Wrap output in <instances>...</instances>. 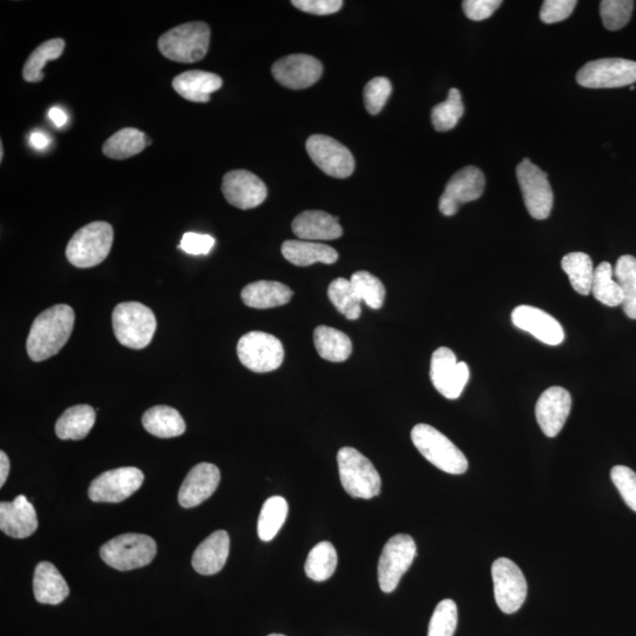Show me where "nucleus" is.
<instances>
[{
	"label": "nucleus",
	"mask_w": 636,
	"mask_h": 636,
	"mask_svg": "<svg viewBox=\"0 0 636 636\" xmlns=\"http://www.w3.org/2000/svg\"><path fill=\"white\" fill-rule=\"evenodd\" d=\"M613 277L612 264L602 262L594 271L592 284V293L596 300L612 308L621 306L622 301H624L621 288Z\"/></svg>",
	"instance_id": "39"
},
{
	"label": "nucleus",
	"mask_w": 636,
	"mask_h": 636,
	"mask_svg": "<svg viewBox=\"0 0 636 636\" xmlns=\"http://www.w3.org/2000/svg\"><path fill=\"white\" fill-rule=\"evenodd\" d=\"M0 147H2V148H0V150H2V154H0V159H2V161H3V157H4V147H3V143H2V144H0Z\"/></svg>",
	"instance_id": "53"
},
{
	"label": "nucleus",
	"mask_w": 636,
	"mask_h": 636,
	"mask_svg": "<svg viewBox=\"0 0 636 636\" xmlns=\"http://www.w3.org/2000/svg\"><path fill=\"white\" fill-rule=\"evenodd\" d=\"M416 556L412 536L397 534L384 546L379 561V585L384 593H393Z\"/></svg>",
	"instance_id": "10"
},
{
	"label": "nucleus",
	"mask_w": 636,
	"mask_h": 636,
	"mask_svg": "<svg viewBox=\"0 0 636 636\" xmlns=\"http://www.w3.org/2000/svg\"><path fill=\"white\" fill-rule=\"evenodd\" d=\"M75 326V311L66 304H57L43 311L32 323L26 351L30 359L42 362L61 351L68 343Z\"/></svg>",
	"instance_id": "1"
},
{
	"label": "nucleus",
	"mask_w": 636,
	"mask_h": 636,
	"mask_svg": "<svg viewBox=\"0 0 636 636\" xmlns=\"http://www.w3.org/2000/svg\"><path fill=\"white\" fill-rule=\"evenodd\" d=\"M412 441L424 459L442 472L461 475L468 469L465 454L446 435L429 424H416L412 430Z\"/></svg>",
	"instance_id": "4"
},
{
	"label": "nucleus",
	"mask_w": 636,
	"mask_h": 636,
	"mask_svg": "<svg viewBox=\"0 0 636 636\" xmlns=\"http://www.w3.org/2000/svg\"><path fill=\"white\" fill-rule=\"evenodd\" d=\"M314 342L317 353L329 362L347 361L353 353V343L342 331L320 326L314 331Z\"/></svg>",
	"instance_id": "31"
},
{
	"label": "nucleus",
	"mask_w": 636,
	"mask_h": 636,
	"mask_svg": "<svg viewBox=\"0 0 636 636\" xmlns=\"http://www.w3.org/2000/svg\"><path fill=\"white\" fill-rule=\"evenodd\" d=\"M291 4L298 10L317 16L333 15L343 6L342 0H293Z\"/></svg>",
	"instance_id": "48"
},
{
	"label": "nucleus",
	"mask_w": 636,
	"mask_h": 636,
	"mask_svg": "<svg viewBox=\"0 0 636 636\" xmlns=\"http://www.w3.org/2000/svg\"><path fill=\"white\" fill-rule=\"evenodd\" d=\"M486 187L483 172L473 165L457 171L443 192L439 209L445 216H454L462 204L479 200Z\"/></svg>",
	"instance_id": "16"
},
{
	"label": "nucleus",
	"mask_w": 636,
	"mask_h": 636,
	"mask_svg": "<svg viewBox=\"0 0 636 636\" xmlns=\"http://www.w3.org/2000/svg\"><path fill=\"white\" fill-rule=\"evenodd\" d=\"M512 322L516 328L527 331L548 346H559L565 341V331L559 321L539 308L516 307L512 313Z\"/></svg>",
	"instance_id": "20"
},
{
	"label": "nucleus",
	"mask_w": 636,
	"mask_h": 636,
	"mask_svg": "<svg viewBox=\"0 0 636 636\" xmlns=\"http://www.w3.org/2000/svg\"><path fill=\"white\" fill-rule=\"evenodd\" d=\"M229 552V534L225 530H217L197 547L192 555V567L198 574H217L227 563Z\"/></svg>",
	"instance_id": "24"
},
{
	"label": "nucleus",
	"mask_w": 636,
	"mask_h": 636,
	"mask_svg": "<svg viewBox=\"0 0 636 636\" xmlns=\"http://www.w3.org/2000/svg\"><path fill=\"white\" fill-rule=\"evenodd\" d=\"M222 191L229 204L242 210L260 207L268 196L263 181L247 170L229 171L223 178Z\"/></svg>",
	"instance_id": "18"
},
{
	"label": "nucleus",
	"mask_w": 636,
	"mask_h": 636,
	"mask_svg": "<svg viewBox=\"0 0 636 636\" xmlns=\"http://www.w3.org/2000/svg\"><path fill=\"white\" fill-rule=\"evenodd\" d=\"M237 355L244 367L254 373L264 374L282 366L284 349L274 335L251 331L238 341Z\"/></svg>",
	"instance_id": "8"
},
{
	"label": "nucleus",
	"mask_w": 636,
	"mask_h": 636,
	"mask_svg": "<svg viewBox=\"0 0 636 636\" xmlns=\"http://www.w3.org/2000/svg\"><path fill=\"white\" fill-rule=\"evenodd\" d=\"M328 296L334 307L348 320L354 321L361 316L362 301L357 296L350 280L342 277L336 278L335 281L330 283Z\"/></svg>",
	"instance_id": "38"
},
{
	"label": "nucleus",
	"mask_w": 636,
	"mask_h": 636,
	"mask_svg": "<svg viewBox=\"0 0 636 636\" xmlns=\"http://www.w3.org/2000/svg\"><path fill=\"white\" fill-rule=\"evenodd\" d=\"M112 327L122 346L143 349L154 339L157 321L154 311L144 304L124 302L118 304L112 313Z\"/></svg>",
	"instance_id": "3"
},
{
	"label": "nucleus",
	"mask_w": 636,
	"mask_h": 636,
	"mask_svg": "<svg viewBox=\"0 0 636 636\" xmlns=\"http://www.w3.org/2000/svg\"><path fill=\"white\" fill-rule=\"evenodd\" d=\"M572 409V396L568 390L552 387L543 392L535 407L539 426L548 437L558 436Z\"/></svg>",
	"instance_id": "19"
},
{
	"label": "nucleus",
	"mask_w": 636,
	"mask_h": 636,
	"mask_svg": "<svg viewBox=\"0 0 636 636\" xmlns=\"http://www.w3.org/2000/svg\"><path fill=\"white\" fill-rule=\"evenodd\" d=\"M337 568V552L330 542L318 543L311 549L306 562V574L316 582L327 581Z\"/></svg>",
	"instance_id": "37"
},
{
	"label": "nucleus",
	"mask_w": 636,
	"mask_h": 636,
	"mask_svg": "<svg viewBox=\"0 0 636 636\" xmlns=\"http://www.w3.org/2000/svg\"><path fill=\"white\" fill-rule=\"evenodd\" d=\"M288 512V502L281 496H273L264 502L257 525L258 536L262 541L269 542L275 538L286 522Z\"/></svg>",
	"instance_id": "34"
},
{
	"label": "nucleus",
	"mask_w": 636,
	"mask_h": 636,
	"mask_svg": "<svg viewBox=\"0 0 636 636\" xmlns=\"http://www.w3.org/2000/svg\"><path fill=\"white\" fill-rule=\"evenodd\" d=\"M96 422L95 409L89 404H78V406L66 409L56 423V435L61 440L79 441L89 435L90 430Z\"/></svg>",
	"instance_id": "29"
},
{
	"label": "nucleus",
	"mask_w": 636,
	"mask_h": 636,
	"mask_svg": "<svg viewBox=\"0 0 636 636\" xmlns=\"http://www.w3.org/2000/svg\"><path fill=\"white\" fill-rule=\"evenodd\" d=\"M10 473V460L5 452H0V487L5 485Z\"/></svg>",
	"instance_id": "50"
},
{
	"label": "nucleus",
	"mask_w": 636,
	"mask_h": 636,
	"mask_svg": "<svg viewBox=\"0 0 636 636\" xmlns=\"http://www.w3.org/2000/svg\"><path fill=\"white\" fill-rule=\"evenodd\" d=\"M576 81L588 89H614L636 82V62L621 58L598 59L587 63Z\"/></svg>",
	"instance_id": "11"
},
{
	"label": "nucleus",
	"mask_w": 636,
	"mask_h": 636,
	"mask_svg": "<svg viewBox=\"0 0 636 636\" xmlns=\"http://www.w3.org/2000/svg\"><path fill=\"white\" fill-rule=\"evenodd\" d=\"M632 0H604L600 4V15L605 28L616 31L624 28L632 17Z\"/></svg>",
	"instance_id": "42"
},
{
	"label": "nucleus",
	"mask_w": 636,
	"mask_h": 636,
	"mask_svg": "<svg viewBox=\"0 0 636 636\" xmlns=\"http://www.w3.org/2000/svg\"><path fill=\"white\" fill-rule=\"evenodd\" d=\"M114 242V228L106 222H92L79 229L66 247V258L76 268L88 269L105 261Z\"/></svg>",
	"instance_id": "5"
},
{
	"label": "nucleus",
	"mask_w": 636,
	"mask_h": 636,
	"mask_svg": "<svg viewBox=\"0 0 636 636\" xmlns=\"http://www.w3.org/2000/svg\"><path fill=\"white\" fill-rule=\"evenodd\" d=\"M351 284L356 291L360 300L367 304L371 309H380L384 304V298H386V288L383 283L374 275L368 273V271H357L350 278Z\"/></svg>",
	"instance_id": "41"
},
{
	"label": "nucleus",
	"mask_w": 636,
	"mask_h": 636,
	"mask_svg": "<svg viewBox=\"0 0 636 636\" xmlns=\"http://www.w3.org/2000/svg\"><path fill=\"white\" fill-rule=\"evenodd\" d=\"M143 427L159 439H171L185 433L184 419L175 408L169 406L152 407L144 413Z\"/></svg>",
	"instance_id": "30"
},
{
	"label": "nucleus",
	"mask_w": 636,
	"mask_h": 636,
	"mask_svg": "<svg viewBox=\"0 0 636 636\" xmlns=\"http://www.w3.org/2000/svg\"><path fill=\"white\" fill-rule=\"evenodd\" d=\"M221 472L212 463L203 462L192 468L182 483L178 502L183 508H194L207 501L216 492Z\"/></svg>",
	"instance_id": "21"
},
{
	"label": "nucleus",
	"mask_w": 636,
	"mask_h": 636,
	"mask_svg": "<svg viewBox=\"0 0 636 636\" xmlns=\"http://www.w3.org/2000/svg\"><path fill=\"white\" fill-rule=\"evenodd\" d=\"M294 293L286 284L275 281H258L242 290L245 306L254 309H270L286 306Z\"/></svg>",
	"instance_id": "27"
},
{
	"label": "nucleus",
	"mask_w": 636,
	"mask_h": 636,
	"mask_svg": "<svg viewBox=\"0 0 636 636\" xmlns=\"http://www.w3.org/2000/svg\"><path fill=\"white\" fill-rule=\"evenodd\" d=\"M340 479L344 490L355 499L369 500L381 493V476L373 463L359 450L350 447L337 454Z\"/></svg>",
	"instance_id": "6"
},
{
	"label": "nucleus",
	"mask_w": 636,
	"mask_h": 636,
	"mask_svg": "<svg viewBox=\"0 0 636 636\" xmlns=\"http://www.w3.org/2000/svg\"><path fill=\"white\" fill-rule=\"evenodd\" d=\"M65 42L61 38L50 39L33 51L23 68V78L29 83L42 82L46 63L55 61L63 55Z\"/></svg>",
	"instance_id": "35"
},
{
	"label": "nucleus",
	"mask_w": 636,
	"mask_h": 636,
	"mask_svg": "<svg viewBox=\"0 0 636 636\" xmlns=\"http://www.w3.org/2000/svg\"><path fill=\"white\" fill-rule=\"evenodd\" d=\"M172 86L189 102L208 103L211 94L222 88L223 79L212 72L191 70L175 77Z\"/></svg>",
	"instance_id": "25"
},
{
	"label": "nucleus",
	"mask_w": 636,
	"mask_h": 636,
	"mask_svg": "<svg viewBox=\"0 0 636 636\" xmlns=\"http://www.w3.org/2000/svg\"><path fill=\"white\" fill-rule=\"evenodd\" d=\"M269 636H286V635H282V634H270Z\"/></svg>",
	"instance_id": "54"
},
{
	"label": "nucleus",
	"mask_w": 636,
	"mask_h": 636,
	"mask_svg": "<svg viewBox=\"0 0 636 636\" xmlns=\"http://www.w3.org/2000/svg\"><path fill=\"white\" fill-rule=\"evenodd\" d=\"M33 593L39 604L59 605L68 598L70 588L51 562L38 563L33 576Z\"/></svg>",
	"instance_id": "26"
},
{
	"label": "nucleus",
	"mask_w": 636,
	"mask_h": 636,
	"mask_svg": "<svg viewBox=\"0 0 636 636\" xmlns=\"http://www.w3.org/2000/svg\"><path fill=\"white\" fill-rule=\"evenodd\" d=\"M277 83L291 90L310 88L323 74V65L318 59L309 55H289L278 59L271 68Z\"/></svg>",
	"instance_id": "17"
},
{
	"label": "nucleus",
	"mask_w": 636,
	"mask_h": 636,
	"mask_svg": "<svg viewBox=\"0 0 636 636\" xmlns=\"http://www.w3.org/2000/svg\"><path fill=\"white\" fill-rule=\"evenodd\" d=\"M144 482L142 470L123 467L108 470L96 477L89 487V498L94 502L118 503L135 494Z\"/></svg>",
	"instance_id": "14"
},
{
	"label": "nucleus",
	"mask_w": 636,
	"mask_h": 636,
	"mask_svg": "<svg viewBox=\"0 0 636 636\" xmlns=\"http://www.w3.org/2000/svg\"><path fill=\"white\" fill-rule=\"evenodd\" d=\"M30 142L36 149L43 150L45 148H48L50 139L48 138V136L44 135L43 132L36 131L33 132V134L31 135Z\"/></svg>",
	"instance_id": "52"
},
{
	"label": "nucleus",
	"mask_w": 636,
	"mask_h": 636,
	"mask_svg": "<svg viewBox=\"0 0 636 636\" xmlns=\"http://www.w3.org/2000/svg\"><path fill=\"white\" fill-rule=\"evenodd\" d=\"M393 92V85L388 78L376 77L364 88V104L370 115H379Z\"/></svg>",
	"instance_id": "44"
},
{
	"label": "nucleus",
	"mask_w": 636,
	"mask_h": 636,
	"mask_svg": "<svg viewBox=\"0 0 636 636\" xmlns=\"http://www.w3.org/2000/svg\"><path fill=\"white\" fill-rule=\"evenodd\" d=\"M501 0H465L462 9L465 15L474 22L485 21L501 6Z\"/></svg>",
	"instance_id": "47"
},
{
	"label": "nucleus",
	"mask_w": 636,
	"mask_h": 636,
	"mask_svg": "<svg viewBox=\"0 0 636 636\" xmlns=\"http://www.w3.org/2000/svg\"><path fill=\"white\" fill-rule=\"evenodd\" d=\"M156 553L155 540L143 534L119 535L101 548V558L106 565L122 572L148 566Z\"/></svg>",
	"instance_id": "7"
},
{
	"label": "nucleus",
	"mask_w": 636,
	"mask_h": 636,
	"mask_svg": "<svg viewBox=\"0 0 636 636\" xmlns=\"http://www.w3.org/2000/svg\"><path fill=\"white\" fill-rule=\"evenodd\" d=\"M38 528L36 509L19 495L12 502L0 503V529L13 539L29 538Z\"/></svg>",
	"instance_id": "22"
},
{
	"label": "nucleus",
	"mask_w": 636,
	"mask_h": 636,
	"mask_svg": "<svg viewBox=\"0 0 636 636\" xmlns=\"http://www.w3.org/2000/svg\"><path fill=\"white\" fill-rule=\"evenodd\" d=\"M210 36L207 23H185L163 33L158 39V49L172 62L196 63L207 56Z\"/></svg>",
	"instance_id": "2"
},
{
	"label": "nucleus",
	"mask_w": 636,
	"mask_h": 636,
	"mask_svg": "<svg viewBox=\"0 0 636 636\" xmlns=\"http://www.w3.org/2000/svg\"><path fill=\"white\" fill-rule=\"evenodd\" d=\"M306 149L311 161L324 174L335 178H347L353 175L354 156L336 139L326 135H313L308 138Z\"/></svg>",
	"instance_id": "15"
},
{
	"label": "nucleus",
	"mask_w": 636,
	"mask_h": 636,
	"mask_svg": "<svg viewBox=\"0 0 636 636\" xmlns=\"http://www.w3.org/2000/svg\"><path fill=\"white\" fill-rule=\"evenodd\" d=\"M492 576L496 604L503 613L513 614L525 604L528 585L520 567L507 558L493 563Z\"/></svg>",
	"instance_id": "12"
},
{
	"label": "nucleus",
	"mask_w": 636,
	"mask_h": 636,
	"mask_svg": "<svg viewBox=\"0 0 636 636\" xmlns=\"http://www.w3.org/2000/svg\"><path fill=\"white\" fill-rule=\"evenodd\" d=\"M611 477L626 505L636 512V473L634 470L626 466H615L611 470Z\"/></svg>",
	"instance_id": "45"
},
{
	"label": "nucleus",
	"mask_w": 636,
	"mask_h": 636,
	"mask_svg": "<svg viewBox=\"0 0 636 636\" xmlns=\"http://www.w3.org/2000/svg\"><path fill=\"white\" fill-rule=\"evenodd\" d=\"M516 177L529 215L535 220H546L551 215L554 203L546 172L525 158L516 168Z\"/></svg>",
	"instance_id": "9"
},
{
	"label": "nucleus",
	"mask_w": 636,
	"mask_h": 636,
	"mask_svg": "<svg viewBox=\"0 0 636 636\" xmlns=\"http://www.w3.org/2000/svg\"><path fill=\"white\" fill-rule=\"evenodd\" d=\"M51 122L56 125L57 128H63L66 122H68V116L65 112L59 108H52L49 112Z\"/></svg>",
	"instance_id": "51"
},
{
	"label": "nucleus",
	"mask_w": 636,
	"mask_h": 636,
	"mask_svg": "<svg viewBox=\"0 0 636 636\" xmlns=\"http://www.w3.org/2000/svg\"><path fill=\"white\" fill-rule=\"evenodd\" d=\"M457 627V606L453 600H443L430 619L428 636H453Z\"/></svg>",
	"instance_id": "43"
},
{
	"label": "nucleus",
	"mask_w": 636,
	"mask_h": 636,
	"mask_svg": "<svg viewBox=\"0 0 636 636\" xmlns=\"http://www.w3.org/2000/svg\"><path fill=\"white\" fill-rule=\"evenodd\" d=\"M561 265L576 293L585 296L592 293L595 269L591 257L585 253H571L562 258Z\"/></svg>",
	"instance_id": "33"
},
{
	"label": "nucleus",
	"mask_w": 636,
	"mask_h": 636,
	"mask_svg": "<svg viewBox=\"0 0 636 636\" xmlns=\"http://www.w3.org/2000/svg\"><path fill=\"white\" fill-rule=\"evenodd\" d=\"M215 245V238L210 235L187 233L184 234L180 249L190 255H208Z\"/></svg>",
	"instance_id": "49"
},
{
	"label": "nucleus",
	"mask_w": 636,
	"mask_h": 636,
	"mask_svg": "<svg viewBox=\"0 0 636 636\" xmlns=\"http://www.w3.org/2000/svg\"><path fill=\"white\" fill-rule=\"evenodd\" d=\"M282 255L297 267H309L315 263L334 264L339 260V254L329 245L302 240L284 242Z\"/></svg>",
	"instance_id": "28"
},
{
	"label": "nucleus",
	"mask_w": 636,
	"mask_h": 636,
	"mask_svg": "<svg viewBox=\"0 0 636 636\" xmlns=\"http://www.w3.org/2000/svg\"><path fill=\"white\" fill-rule=\"evenodd\" d=\"M575 0H546L540 11V19L546 24H555L565 21L575 9Z\"/></svg>",
	"instance_id": "46"
},
{
	"label": "nucleus",
	"mask_w": 636,
	"mask_h": 636,
	"mask_svg": "<svg viewBox=\"0 0 636 636\" xmlns=\"http://www.w3.org/2000/svg\"><path fill=\"white\" fill-rule=\"evenodd\" d=\"M151 139L135 128H124L112 135L103 145V154L111 159L134 157L149 147Z\"/></svg>",
	"instance_id": "32"
},
{
	"label": "nucleus",
	"mask_w": 636,
	"mask_h": 636,
	"mask_svg": "<svg viewBox=\"0 0 636 636\" xmlns=\"http://www.w3.org/2000/svg\"><path fill=\"white\" fill-rule=\"evenodd\" d=\"M463 112H465V106H463L460 91L449 90L446 101L433 108L432 122L435 130L445 132L454 129L463 116Z\"/></svg>",
	"instance_id": "40"
},
{
	"label": "nucleus",
	"mask_w": 636,
	"mask_h": 636,
	"mask_svg": "<svg viewBox=\"0 0 636 636\" xmlns=\"http://www.w3.org/2000/svg\"><path fill=\"white\" fill-rule=\"evenodd\" d=\"M291 229L302 241H333L343 235L339 217L320 210L303 211L295 218Z\"/></svg>",
	"instance_id": "23"
},
{
	"label": "nucleus",
	"mask_w": 636,
	"mask_h": 636,
	"mask_svg": "<svg viewBox=\"0 0 636 636\" xmlns=\"http://www.w3.org/2000/svg\"><path fill=\"white\" fill-rule=\"evenodd\" d=\"M622 297L625 314L636 320V258L631 255L621 256L614 270Z\"/></svg>",
	"instance_id": "36"
},
{
	"label": "nucleus",
	"mask_w": 636,
	"mask_h": 636,
	"mask_svg": "<svg viewBox=\"0 0 636 636\" xmlns=\"http://www.w3.org/2000/svg\"><path fill=\"white\" fill-rule=\"evenodd\" d=\"M470 371L466 362H457L452 349L442 347L435 351L430 363V379L435 389L448 400H456L469 381Z\"/></svg>",
	"instance_id": "13"
}]
</instances>
